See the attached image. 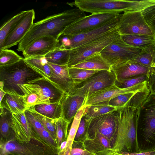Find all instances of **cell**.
I'll return each mask as SVG.
<instances>
[{
  "instance_id": "40",
  "label": "cell",
  "mask_w": 155,
  "mask_h": 155,
  "mask_svg": "<svg viewBox=\"0 0 155 155\" xmlns=\"http://www.w3.org/2000/svg\"><path fill=\"white\" fill-rule=\"evenodd\" d=\"M147 80V75L136 78L123 80H115L114 84L118 87L123 89L128 88Z\"/></svg>"
},
{
  "instance_id": "12",
  "label": "cell",
  "mask_w": 155,
  "mask_h": 155,
  "mask_svg": "<svg viewBox=\"0 0 155 155\" xmlns=\"http://www.w3.org/2000/svg\"><path fill=\"white\" fill-rule=\"evenodd\" d=\"M119 16L101 26L88 32L72 36L61 35L58 39L60 46L71 49L94 40L116 28Z\"/></svg>"
},
{
  "instance_id": "36",
  "label": "cell",
  "mask_w": 155,
  "mask_h": 155,
  "mask_svg": "<svg viewBox=\"0 0 155 155\" xmlns=\"http://www.w3.org/2000/svg\"><path fill=\"white\" fill-rule=\"evenodd\" d=\"M22 58L12 50L8 49L0 50V66L14 64Z\"/></svg>"
},
{
  "instance_id": "26",
  "label": "cell",
  "mask_w": 155,
  "mask_h": 155,
  "mask_svg": "<svg viewBox=\"0 0 155 155\" xmlns=\"http://www.w3.org/2000/svg\"><path fill=\"white\" fill-rule=\"evenodd\" d=\"M30 107L39 114L51 119H57L61 116L62 108L60 102L38 104Z\"/></svg>"
},
{
  "instance_id": "10",
  "label": "cell",
  "mask_w": 155,
  "mask_h": 155,
  "mask_svg": "<svg viewBox=\"0 0 155 155\" xmlns=\"http://www.w3.org/2000/svg\"><path fill=\"white\" fill-rule=\"evenodd\" d=\"M117 27L121 35L137 34L155 37L146 22L141 11H126L120 14Z\"/></svg>"
},
{
  "instance_id": "39",
  "label": "cell",
  "mask_w": 155,
  "mask_h": 155,
  "mask_svg": "<svg viewBox=\"0 0 155 155\" xmlns=\"http://www.w3.org/2000/svg\"><path fill=\"white\" fill-rule=\"evenodd\" d=\"M89 120L82 116L76 132L74 141L83 142L87 139V134Z\"/></svg>"
},
{
  "instance_id": "9",
  "label": "cell",
  "mask_w": 155,
  "mask_h": 155,
  "mask_svg": "<svg viewBox=\"0 0 155 155\" xmlns=\"http://www.w3.org/2000/svg\"><path fill=\"white\" fill-rule=\"evenodd\" d=\"M116 76L111 70L98 71L90 77L77 84L74 94L86 98L93 93L114 84Z\"/></svg>"
},
{
  "instance_id": "43",
  "label": "cell",
  "mask_w": 155,
  "mask_h": 155,
  "mask_svg": "<svg viewBox=\"0 0 155 155\" xmlns=\"http://www.w3.org/2000/svg\"><path fill=\"white\" fill-rule=\"evenodd\" d=\"M147 85L150 93H155V67L149 69L147 75Z\"/></svg>"
},
{
  "instance_id": "33",
  "label": "cell",
  "mask_w": 155,
  "mask_h": 155,
  "mask_svg": "<svg viewBox=\"0 0 155 155\" xmlns=\"http://www.w3.org/2000/svg\"><path fill=\"white\" fill-rule=\"evenodd\" d=\"M27 109L41 122L58 144L55 127V122L57 119H52L45 116L30 107Z\"/></svg>"
},
{
  "instance_id": "35",
  "label": "cell",
  "mask_w": 155,
  "mask_h": 155,
  "mask_svg": "<svg viewBox=\"0 0 155 155\" xmlns=\"http://www.w3.org/2000/svg\"><path fill=\"white\" fill-rule=\"evenodd\" d=\"M69 123L61 117L56 120L55 127L58 150L62 143L67 140L68 129Z\"/></svg>"
},
{
  "instance_id": "46",
  "label": "cell",
  "mask_w": 155,
  "mask_h": 155,
  "mask_svg": "<svg viewBox=\"0 0 155 155\" xmlns=\"http://www.w3.org/2000/svg\"><path fill=\"white\" fill-rule=\"evenodd\" d=\"M70 148H66L65 150L58 153V155H70V152L71 149Z\"/></svg>"
},
{
  "instance_id": "30",
  "label": "cell",
  "mask_w": 155,
  "mask_h": 155,
  "mask_svg": "<svg viewBox=\"0 0 155 155\" xmlns=\"http://www.w3.org/2000/svg\"><path fill=\"white\" fill-rule=\"evenodd\" d=\"M0 134L1 140L2 139L3 142L7 139L12 132H14L12 127V113L8 110L2 107H0Z\"/></svg>"
},
{
  "instance_id": "19",
  "label": "cell",
  "mask_w": 155,
  "mask_h": 155,
  "mask_svg": "<svg viewBox=\"0 0 155 155\" xmlns=\"http://www.w3.org/2000/svg\"><path fill=\"white\" fill-rule=\"evenodd\" d=\"M83 142L87 150L96 155H112L116 152L110 142L100 134H96L93 139H86Z\"/></svg>"
},
{
  "instance_id": "8",
  "label": "cell",
  "mask_w": 155,
  "mask_h": 155,
  "mask_svg": "<svg viewBox=\"0 0 155 155\" xmlns=\"http://www.w3.org/2000/svg\"><path fill=\"white\" fill-rule=\"evenodd\" d=\"M142 49L127 44L120 37L107 46L100 53L111 67L132 60L138 55Z\"/></svg>"
},
{
  "instance_id": "4",
  "label": "cell",
  "mask_w": 155,
  "mask_h": 155,
  "mask_svg": "<svg viewBox=\"0 0 155 155\" xmlns=\"http://www.w3.org/2000/svg\"><path fill=\"white\" fill-rule=\"evenodd\" d=\"M155 3V0H76L69 5H73L84 12L91 14L141 11Z\"/></svg>"
},
{
  "instance_id": "48",
  "label": "cell",
  "mask_w": 155,
  "mask_h": 155,
  "mask_svg": "<svg viewBox=\"0 0 155 155\" xmlns=\"http://www.w3.org/2000/svg\"><path fill=\"white\" fill-rule=\"evenodd\" d=\"M4 86V82L2 81H0V88L3 90Z\"/></svg>"
},
{
  "instance_id": "21",
  "label": "cell",
  "mask_w": 155,
  "mask_h": 155,
  "mask_svg": "<svg viewBox=\"0 0 155 155\" xmlns=\"http://www.w3.org/2000/svg\"><path fill=\"white\" fill-rule=\"evenodd\" d=\"M29 83L35 84L44 96L49 100L51 103L60 102L65 94L57 85L44 77L33 81Z\"/></svg>"
},
{
  "instance_id": "34",
  "label": "cell",
  "mask_w": 155,
  "mask_h": 155,
  "mask_svg": "<svg viewBox=\"0 0 155 155\" xmlns=\"http://www.w3.org/2000/svg\"><path fill=\"white\" fill-rule=\"evenodd\" d=\"M98 71L73 67H68V68L70 77L76 85L90 77Z\"/></svg>"
},
{
  "instance_id": "42",
  "label": "cell",
  "mask_w": 155,
  "mask_h": 155,
  "mask_svg": "<svg viewBox=\"0 0 155 155\" xmlns=\"http://www.w3.org/2000/svg\"><path fill=\"white\" fill-rule=\"evenodd\" d=\"M70 155H96L85 148L83 142L73 141L70 152Z\"/></svg>"
},
{
  "instance_id": "24",
  "label": "cell",
  "mask_w": 155,
  "mask_h": 155,
  "mask_svg": "<svg viewBox=\"0 0 155 155\" xmlns=\"http://www.w3.org/2000/svg\"><path fill=\"white\" fill-rule=\"evenodd\" d=\"M72 67L94 71L111 70L110 66L100 53L89 57Z\"/></svg>"
},
{
  "instance_id": "23",
  "label": "cell",
  "mask_w": 155,
  "mask_h": 155,
  "mask_svg": "<svg viewBox=\"0 0 155 155\" xmlns=\"http://www.w3.org/2000/svg\"><path fill=\"white\" fill-rule=\"evenodd\" d=\"M6 92L0 102V106L8 110L12 114L25 112L27 108L23 96L12 91Z\"/></svg>"
},
{
  "instance_id": "20",
  "label": "cell",
  "mask_w": 155,
  "mask_h": 155,
  "mask_svg": "<svg viewBox=\"0 0 155 155\" xmlns=\"http://www.w3.org/2000/svg\"><path fill=\"white\" fill-rule=\"evenodd\" d=\"M12 114V127L16 137L21 141H28L34 130L26 118L25 112Z\"/></svg>"
},
{
  "instance_id": "41",
  "label": "cell",
  "mask_w": 155,
  "mask_h": 155,
  "mask_svg": "<svg viewBox=\"0 0 155 155\" xmlns=\"http://www.w3.org/2000/svg\"><path fill=\"white\" fill-rule=\"evenodd\" d=\"M25 116L33 130L39 136L45 129L41 122L28 109L25 111Z\"/></svg>"
},
{
  "instance_id": "18",
  "label": "cell",
  "mask_w": 155,
  "mask_h": 155,
  "mask_svg": "<svg viewBox=\"0 0 155 155\" xmlns=\"http://www.w3.org/2000/svg\"><path fill=\"white\" fill-rule=\"evenodd\" d=\"M136 84L128 88L121 89L118 87L114 84L95 92L87 97L85 99L83 107H85L98 103L108 101L111 99L119 95L131 91L135 87Z\"/></svg>"
},
{
  "instance_id": "6",
  "label": "cell",
  "mask_w": 155,
  "mask_h": 155,
  "mask_svg": "<svg viewBox=\"0 0 155 155\" xmlns=\"http://www.w3.org/2000/svg\"><path fill=\"white\" fill-rule=\"evenodd\" d=\"M121 35L116 27L92 41L71 49L68 67H72L89 57L100 53Z\"/></svg>"
},
{
  "instance_id": "16",
  "label": "cell",
  "mask_w": 155,
  "mask_h": 155,
  "mask_svg": "<svg viewBox=\"0 0 155 155\" xmlns=\"http://www.w3.org/2000/svg\"><path fill=\"white\" fill-rule=\"evenodd\" d=\"M48 64L52 71L49 80L57 85L65 94H72L76 84L70 77L68 65Z\"/></svg>"
},
{
  "instance_id": "47",
  "label": "cell",
  "mask_w": 155,
  "mask_h": 155,
  "mask_svg": "<svg viewBox=\"0 0 155 155\" xmlns=\"http://www.w3.org/2000/svg\"><path fill=\"white\" fill-rule=\"evenodd\" d=\"M6 92L3 89L0 88V102L4 97Z\"/></svg>"
},
{
  "instance_id": "7",
  "label": "cell",
  "mask_w": 155,
  "mask_h": 155,
  "mask_svg": "<svg viewBox=\"0 0 155 155\" xmlns=\"http://www.w3.org/2000/svg\"><path fill=\"white\" fill-rule=\"evenodd\" d=\"M118 127V113L117 110L93 118L89 120L87 139H93L100 134L110 142L113 149L117 139Z\"/></svg>"
},
{
  "instance_id": "44",
  "label": "cell",
  "mask_w": 155,
  "mask_h": 155,
  "mask_svg": "<svg viewBox=\"0 0 155 155\" xmlns=\"http://www.w3.org/2000/svg\"><path fill=\"white\" fill-rule=\"evenodd\" d=\"M3 151L5 153H20L21 149L19 145L14 141H9L3 147Z\"/></svg>"
},
{
  "instance_id": "49",
  "label": "cell",
  "mask_w": 155,
  "mask_h": 155,
  "mask_svg": "<svg viewBox=\"0 0 155 155\" xmlns=\"http://www.w3.org/2000/svg\"><path fill=\"white\" fill-rule=\"evenodd\" d=\"M112 155H123L122 154L120 153L117 152H116L115 153H114Z\"/></svg>"
},
{
  "instance_id": "28",
  "label": "cell",
  "mask_w": 155,
  "mask_h": 155,
  "mask_svg": "<svg viewBox=\"0 0 155 155\" xmlns=\"http://www.w3.org/2000/svg\"><path fill=\"white\" fill-rule=\"evenodd\" d=\"M70 50L60 46L48 53L45 58L48 63L58 65H68Z\"/></svg>"
},
{
  "instance_id": "1",
  "label": "cell",
  "mask_w": 155,
  "mask_h": 155,
  "mask_svg": "<svg viewBox=\"0 0 155 155\" xmlns=\"http://www.w3.org/2000/svg\"><path fill=\"white\" fill-rule=\"evenodd\" d=\"M86 16L84 12L76 8L48 16L34 23L19 42L18 51L22 52L35 41L44 36L58 39L66 27Z\"/></svg>"
},
{
  "instance_id": "45",
  "label": "cell",
  "mask_w": 155,
  "mask_h": 155,
  "mask_svg": "<svg viewBox=\"0 0 155 155\" xmlns=\"http://www.w3.org/2000/svg\"><path fill=\"white\" fill-rule=\"evenodd\" d=\"M121 154L123 155H155V150L142 153H123Z\"/></svg>"
},
{
  "instance_id": "13",
  "label": "cell",
  "mask_w": 155,
  "mask_h": 155,
  "mask_svg": "<svg viewBox=\"0 0 155 155\" xmlns=\"http://www.w3.org/2000/svg\"><path fill=\"white\" fill-rule=\"evenodd\" d=\"M35 18L34 9L28 10L27 13L8 35L1 49H7L16 45L30 29Z\"/></svg>"
},
{
  "instance_id": "11",
  "label": "cell",
  "mask_w": 155,
  "mask_h": 155,
  "mask_svg": "<svg viewBox=\"0 0 155 155\" xmlns=\"http://www.w3.org/2000/svg\"><path fill=\"white\" fill-rule=\"evenodd\" d=\"M120 14L113 13L91 14L66 27L61 35L72 36L91 31L118 17Z\"/></svg>"
},
{
  "instance_id": "27",
  "label": "cell",
  "mask_w": 155,
  "mask_h": 155,
  "mask_svg": "<svg viewBox=\"0 0 155 155\" xmlns=\"http://www.w3.org/2000/svg\"><path fill=\"white\" fill-rule=\"evenodd\" d=\"M121 38L127 44L132 46L144 49L155 43V37L137 34L122 35Z\"/></svg>"
},
{
  "instance_id": "22",
  "label": "cell",
  "mask_w": 155,
  "mask_h": 155,
  "mask_svg": "<svg viewBox=\"0 0 155 155\" xmlns=\"http://www.w3.org/2000/svg\"><path fill=\"white\" fill-rule=\"evenodd\" d=\"M19 87L24 94L27 109L36 105L51 103L49 100L44 96L40 89L35 84H23Z\"/></svg>"
},
{
  "instance_id": "37",
  "label": "cell",
  "mask_w": 155,
  "mask_h": 155,
  "mask_svg": "<svg viewBox=\"0 0 155 155\" xmlns=\"http://www.w3.org/2000/svg\"><path fill=\"white\" fill-rule=\"evenodd\" d=\"M84 107L82 106L73 119L67 140L66 147L71 148L78 127L81 119L83 115Z\"/></svg>"
},
{
  "instance_id": "25",
  "label": "cell",
  "mask_w": 155,
  "mask_h": 155,
  "mask_svg": "<svg viewBox=\"0 0 155 155\" xmlns=\"http://www.w3.org/2000/svg\"><path fill=\"white\" fill-rule=\"evenodd\" d=\"M28 64L44 78L49 80L52 71L45 56L24 58Z\"/></svg>"
},
{
  "instance_id": "3",
  "label": "cell",
  "mask_w": 155,
  "mask_h": 155,
  "mask_svg": "<svg viewBox=\"0 0 155 155\" xmlns=\"http://www.w3.org/2000/svg\"><path fill=\"white\" fill-rule=\"evenodd\" d=\"M137 139L139 153L155 150V93H150L139 108Z\"/></svg>"
},
{
  "instance_id": "14",
  "label": "cell",
  "mask_w": 155,
  "mask_h": 155,
  "mask_svg": "<svg viewBox=\"0 0 155 155\" xmlns=\"http://www.w3.org/2000/svg\"><path fill=\"white\" fill-rule=\"evenodd\" d=\"M60 46L58 39L50 36H44L35 41L23 52L24 58L45 56Z\"/></svg>"
},
{
  "instance_id": "2",
  "label": "cell",
  "mask_w": 155,
  "mask_h": 155,
  "mask_svg": "<svg viewBox=\"0 0 155 155\" xmlns=\"http://www.w3.org/2000/svg\"><path fill=\"white\" fill-rule=\"evenodd\" d=\"M139 108L128 106L118 108V127L114 150L120 153H139L137 139Z\"/></svg>"
},
{
  "instance_id": "15",
  "label": "cell",
  "mask_w": 155,
  "mask_h": 155,
  "mask_svg": "<svg viewBox=\"0 0 155 155\" xmlns=\"http://www.w3.org/2000/svg\"><path fill=\"white\" fill-rule=\"evenodd\" d=\"M149 68L130 60L111 67L117 80L136 78L147 75Z\"/></svg>"
},
{
  "instance_id": "5",
  "label": "cell",
  "mask_w": 155,
  "mask_h": 155,
  "mask_svg": "<svg viewBox=\"0 0 155 155\" xmlns=\"http://www.w3.org/2000/svg\"><path fill=\"white\" fill-rule=\"evenodd\" d=\"M43 77L31 68L24 58L11 65L0 66V81L4 82L3 90L24 94L19 86Z\"/></svg>"
},
{
  "instance_id": "38",
  "label": "cell",
  "mask_w": 155,
  "mask_h": 155,
  "mask_svg": "<svg viewBox=\"0 0 155 155\" xmlns=\"http://www.w3.org/2000/svg\"><path fill=\"white\" fill-rule=\"evenodd\" d=\"M144 20L155 35V3L141 10Z\"/></svg>"
},
{
  "instance_id": "31",
  "label": "cell",
  "mask_w": 155,
  "mask_h": 155,
  "mask_svg": "<svg viewBox=\"0 0 155 155\" xmlns=\"http://www.w3.org/2000/svg\"><path fill=\"white\" fill-rule=\"evenodd\" d=\"M22 11L15 15L6 22L0 28V49L3 47L5 40L8 35L14 28L28 12Z\"/></svg>"
},
{
  "instance_id": "32",
  "label": "cell",
  "mask_w": 155,
  "mask_h": 155,
  "mask_svg": "<svg viewBox=\"0 0 155 155\" xmlns=\"http://www.w3.org/2000/svg\"><path fill=\"white\" fill-rule=\"evenodd\" d=\"M132 61L152 69L155 67V43L143 49L140 54L131 60Z\"/></svg>"
},
{
  "instance_id": "29",
  "label": "cell",
  "mask_w": 155,
  "mask_h": 155,
  "mask_svg": "<svg viewBox=\"0 0 155 155\" xmlns=\"http://www.w3.org/2000/svg\"><path fill=\"white\" fill-rule=\"evenodd\" d=\"M117 108L107 104L106 101L84 107L83 116L88 120L116 110Z\"/></svg>"
},
{
  "instance_id": "17",
  "label": "cell",
  "mask_w": 155,
  "mask_h": 155,
  "mask_svg": "<svg viewBox=\"0 0 155 155\" xmlns=\"http://www.w3.org/2000/svg\"><path fill=\"white\" fill-rule=\"evenodd\" d=\"M86 98L74 94H65L60 101L61 117L70 124L79 110L83 106Z\"/></svg>"
}]
</instances>
